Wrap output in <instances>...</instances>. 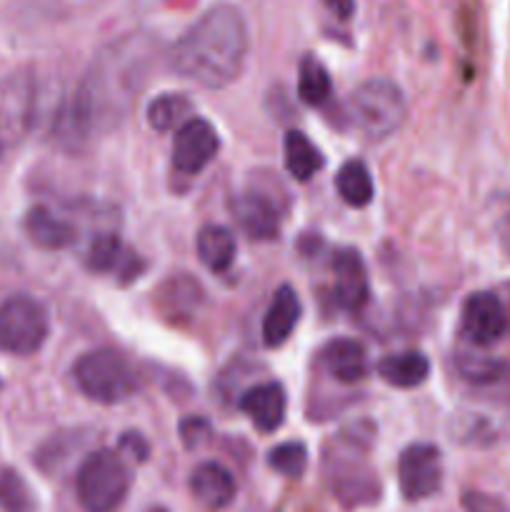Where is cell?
<instances>
[{"mask_svg":"<svg viewBox=\"0 0 510 512\" xmlns=\"http://www.w3.org/2000/svg\"><path fill=\"white\" fill-rule=\"evenodd\" d=\"M283 153L285 168H288V173L293 175L298 183H308V180L323 168V155H320V150L315 148L308 140V135L300 133V130H288V133H285Z\"/></svg>","mask_w":510,"mask_h":512,"instance_id":"22","label":"cell"},{"mask_svg":"<svg viewBox=\"0 0 510 512\" xmlns=\"http://www.w3.org/2000/svg\"><path fill=\"white\" fill-rule=\"evenodd\" d=\"M333 293L338 308L358 313L370 298L368 270L355 248H340L333 255Z\"/></svg>","mask_w":510,"mask_h":512,"instance_id":"11","label":"cell"},{"mask_svg":"<svg viewBox=\"0 0 510 512\" xmlns=\"http://www.w3.org/2000/svg\"><path fill=\"white\" fill-rule=\"evenodd\" d=\"M335 190L350 208H365L373 203L375 185L368 165L363 160H348L340 165L338 175H335Z\"/></svg>","mask_w":510,"mask_h":512,"instance_id":"23","label":"cell"},{"mask_svg":"<svg viewBox=\"0 0 510 512\" xmlns=\"http://www.w3.org/2000/svg\"><path fill=\"white\" fill-rule=\"evenodd\" d=\"M220 135L205 118H188L173 140V168L183 175H198L215 160Z\"/></svg>","mask_w":510,"mask_h":512,"instance_id":"10","label":"cell"},{"mask_svg":"<svg viewBox=\"0 0 510 512\" xmlns=\"http://www.w3.org/2000/svg\"><path fill=\"white\" fill-rule=\"evenodd\" d=\"M0 388H3V383H0Z\"/></svg>","mask_w":510,"mask_h":512,"instance_id":"38","label":"cell"},{"mask_svg":"<svg viewBox=\"0 0 510 512\" xmlns=\"http://www.w3.org/2000/svg\"><path fill=\"white\" fill-rule=\"evenodd\" d=\"M350 120L368 140H385L398 133L405 123L403 90L385 78H373L360 83L348 98Z\"/></svg>","mask_w":510,"mask_h":512,"instance_id":"4","label":"cell"},{"mask_svg":"<svg viewBox=\"0 0 510 512\" xmlns=\"http://www.w3.org/2000/svg\"><path fill=\"white\" fill-rule=\"evenodd\" d=\"M323 3L328 5L330 13L338 15L340 20L353 18V13H355V0H323Z\"/></svg>","mask_w":510,"mask_h":512,"instance_id":"34","label":"cell"},{"mask_svg":"<svg viewBox=\"0 0 510 512\" xmlns=\"http://www.w3.org/2000/svg\"><path fill=\"white\" fill-rule=\"evenodd\" d=\"M50 333L48 310L30 295H13L0 303V350L10 355H33Z\"/></svg>","mask_w":510,"mask_h":512,"instance_id":"7","label":"cell"},{"mask_svg":"<svg viewBox=\"0 0 510 512\" xmlns=\"http://www.w3.org/2000/svg\"><path fill=\"white\" fill-rule=\"evenodd\" d=\"M333 95V80L315 55H303L298 65V98L310 108L328 103Z\"/></svg>","mask_w":510,"mask_h":512,"instance_id":"24","label":"cell"},{"mask_svg":"<svg viewBox=\"0 0 510 512\" xmlns=\"http://www.w3.org/2000/svg\"><path fill=\"white\" fill-rule=\"evenodd\" d=\"M78 448V438L75 433H58L48 440V443L40 445L38 455H35V463H38L40 470L45 473H53L58 470L65 460L70 458V453Z\"/></svg>","mask_w":510,"mask_h":512,"instance_id":"29","label":"cell"},{"mask_svg":"<svg viewBox=\"0 0 510 512\" xmlns=\"http://www.w3.org/2000/svg\"><path fill=\"white\" fill-rule=\"evenodd\" d=\"M455 368H458L460 378L468 380L470 385H493L498 380L505 378L508 373V365L500 363V360L488 358V355H475V353H458L455 358Z\"/></svg>","mask_w":510,"mask_h":512,"instance_id":"27","label":"cell"},{"mask_svg":"<svg viewBox=\"0 0 510 512\" xmlns=\"http://www.w3.org/2000/svg\"><path fill=\"white\" fill-rule=\"evenodd\" d=\"M465 512H508L505 503L495 495L480 493V490H465L463 493Z\"/></svg>","mask_w":510,"mask_h":512,"instance_id":"31","label":"cell"},{"mask_svg":"<svg viewBox=\"0 0 510 512\" xmlns=\"http://www.w3.org/2000/svg\"><path fill=\"white\" fill-rule=\"evenodd\" d=\"M503 293H505V298H503V295H500V298H503V303H505V313H508V320H510V283L505 285Z\"/></svg>","mask_w":510,"mask_h":512,"instance_id":"35","label":"cell"},{"mask_svg":"<svg viewBox=\"0 0 510 512\" xmlns=\"http://www.w3.org/2000/svg\"><path fill=\"white\" fill-rule=\"evenodd\" d=\"M490 223L500 250L510 258V193H498L490 200Z\"/></svg>","mask_w":510,"mask_h":512,"instance_id":"30","label":"cell"},{"mask_svg":"<svg viewBox=\"0 0 510 512\" xmlns=\"http://www.w3.org/2000/svg\"><path fill=\"white\" fill-rule=\"evenodd\" d=\"M380 380L390 385V388L398 390H410L418 388L428 380L430 375V363L423 353L418 350H408V353H395V355H385L378 365Z\"/></svg>","mask_w":510,"mask_h":512,"instance_id":"20","label":"cell"},{"mask_svg":"<svg viewBox=\"0 0 510 512\" xmlns=\"http://www.w3.org/2000/svg\"><path fill=\"white\" fill-rule=\"evenodd\" d=\"M230 213H233L238 228L248 235L250 240H278L280 238V215L275 205L255 190H243V193L230 198Z\"/></svg>","mask_w":510,"mask_h":512,"instance_id":"12","label":"cell"},{"mask_svg":"<svg viewBox=\"0 0 510 512\" xmlns=\"http://www.w3.org/2000/svg\"><path fill=\"white\" fill-rule=\"evenodd\" d=\"M23 228L30 243L38 245L40 250H63L75 240L73 225L50 213L45 205H35L25 213Z\"/></svg>","mask_w":510,"mask_h":512,"instance_id":"17","label":"cell"},{"mask_svg":"<svg viewBox=\"0 0 510 512\" xmlns=\"http://www.w3.org/2000/svg\"><path fill=\"white\" fill-rule=\"evenodd\" d=\"M73 380L85 398L100 405L123 403L138 388L133 365L110 348L80 355L73 365Z\"/></svg>","mask_w":510,"mask_h":512,"instance_id":"5","label":"cell"},{"mask_svg":"<svg viewBox=\"0 0 510 512\" xmlns=\"http://www.w3.org/2000/svg\"><path fill=\"white\" fill-rule=\"evenodd\" d=\"M0 153H3V143H0Z\"/></svg>","mask_w":510,"mask_h":512,"instance_id":"37","label":"cell"},{"mask_svg":"<svg viewBox=\"0 0 510 512\" xmlns=\"http://www.w3.org/2000/svg\"><path fill=\"white\" fill-rule=\"evenodd\" d=\"M320 363L340 383H360L368 375V355L353 338H335L320 350Z\"/></svg>","mask_w":510,"mask_h":512,"instance_id":"16","label":"cell"},{"mask_svg":"<svg viewBox=\"0 0 510 512\" xmlns=\"http://www.w3.org/2000/svg\"><path fill=\"white\" fill-rule=\"evenodd\" d=\"M373 425L353 423L338 433L325 450V478L335 500L345 508H365L380 500L378 473L368 465Z\"/></svg>","mask_w":510,"mask_h":512,"instance_id":"3","label":"cell"},{"mask_svg":"<svg viewBox=\"0 0 510 512\" xmlns=\"http://www.w3.org/2000/svg\"><path fill=\"white\" fill-rule=\"evenodd\" d=\"M155 303H158L160 313L168 315V318H190L203 303V288L188 273H178L160 285L158 293H155Z\"/></svg>","mask_w":510,"mask_h":512,"instance_id":"19","label":"cell"},{"mask_svg":"<svg viewBox=\"0 0 510 512\" xmlns=\"http://www.w3.org/2000/svg\"><path fill=\"white\" fill-rule=\"evenodd\" d=\"M193 113V103L180 93H163L148 105V123L158 133H168L175 125H183Z\"/></svg>","mask_w":510,"mask_h":512,"instance_id":"25","label":"cell"},{"mask_svg":"<svg viewBox=\"0 0 510 512\" xmlns=\"http://www.w3.org/2000/svg\"><path fill=\"white\" fill-rule=\"evenodd\" d=\"M300 313H303V305H300L293 285H280L273 293L268 310H265L263 343L268 348H280L293 335L295 325L300 323Z\"/></svg>","mask_w":510,"mask_h":512,"instance_id":"14","label":"cell"},{"mask_svg":"<svg viewBox=\"0 0 510 512\" xmlns=\"http://www.w3.org/2000/svg\"><path fill=\"white\" fill-rule=\"evenodd\" d=\"M398 483L405 500H425L443 485V455L430 443H413L400 453Z\"/></svg>","mask_w":510,"mask_h":512,"instance_id":"8","label":"cell"},{"mask_svg":"<svg viewBox=\"0 0 510 512\" xmlns=\"http://www.w3.org/2000/svg\"><path fill=\"white\" fill-rule=\"evenodd\" d=\"M0 510L3 512H38V500L25 483L23 475L13 468L0 470Z\"/></svg>","mask_w":510,"mask_h":512,"instance_id":"26","label":"cell"},{"mask_svg":"<svg viewBox=\"0 0 510 512\" xmlns=\"http://www.w3.org/2000/svg\"><path fill=\"white\" fill-rule=\"evenodd\" d=\"M190 490L203 505L213 510H223L235 498V478L220 463H203L190 475Z\"/></svg>","mask_w":510,"mask_h":512,"instance_id":"18","label":"cell"},{"mask_svg":"<svg viewBox=\"0 0 510 512\" xmlns=\"http://www.w3.org/2000/svg\"><path fill=\"white\" fill-rule=\"evenodd\" d=\"M248 48L250 35L243 13L230 3H218L175 40L168 65L180 78L218 90L238 80Z\"/></svg>","mask_w":510,"mask_h":512,"instance_id":"2","label":"cell"},{"mask_svg":"<svg viewBox=\"0 0 510 512\" xmlns=\"http://www.w3.org/2000/svg\"><path fill=\"white\" fill-rule=\"evenodd\" d=\"M268 465L285 478H300L308 468V448L298 440L275 445L268 453Z\"/></svg>","mask_w":510,"mask_h":512,"instance_id":"28","label":"cell"},{"mask_svg":"<svg viewBox=\"0 0 510 512\" xmlns=\"http://www.w3.org/2000/svg\"><path fill=\"white\" fill-rule=\"evenodd\" d=\"M195 250H198L200 263L213 273H228L230 265L235 263V235L225 225H203L195 238Z\"/></svg>","mask_w":510,"mask_h":512,"instance_id":"21","label":"cell"},{"mask_svg":"<svg viewBox=\"0 0 510 512\" xmlns=\"http://www.w3.org/2000/svg\"><path fill=\"white\" fill-rule=\"evenodd\" d=\"M130 490V470L115 450H95L80 463L75 493L85 512H113Z\"/></svg>","mask_w":510,"mask_h":512,"instance_id":"6","label":"cell"},{"mask_svg":"<svg viewBox=\"0 0 510 512\" xmlns=\"http://www.w3.org/2000/svg\"><path fill=\"white\" fill-rule=\"evenodd\" d=\"M180 438H183L185 448L195 450L210 438V423L203 418H188L180 423Z\"/></svg>","mask_w":510,"mask_h":512,"instance_id":"32","label":"cell"},{"mask_svg":"<svg viewBox=\"0 0 510 512\" xmlns=\"http://www.w3.org/2000/svg\"><path fill=\"white\" fill-rule=\"evenodd\" d=\"M120 450H125V453H128L130 458L138 460V463H143L150 453L148 440H145L140 433H125L123 438H120Z\"/></svg>","mask_w":510,"mask_h":512,"instance_id":"33","label":"cell"},{"mask_svg":"<svg viewBox=\"0 0 510 512\" xmlns=\"http://www.w3.org/2000/svg\"><path fill=\"white\" fill-rule=\"evenodd\" d=\"M460 328L463 335L478 348L495 345L510 330L508 313L500 293L495 290H478L470 293L460 313Z\"/></svg>","mask_w":510,"mask_h":512,"instance_id":"9","label":"cell"},{"mask_svg":"<svg viewBox=\"0 0 510 512\" xmlns=\"http://www.w3.org/2000/svg\"><path fill=\"white\" fill-rule=\"evenodd\" d=\"M148 512H168L165 508H153V510H148Z\"/></svg>","mask_w":510,"mask_h":512,"instance_id":"36","label":"cell"},{"mask_svg":"<svg viewBox=\"0 0 510 512\" xmlns=\"http://www.w3.org/2000/svg\"><path fill=\"white\" fill-rule=\"evenodd\" d=\"M85 263H88V268L93 273H120L125 275V280L138 278V273L143 270V263L138 260V255L130 253L123 245V240L115 233L98 235L90 243Z\"/></svg>","mask_w":510,"mask_h":512,"instance_id":"15","label":"cell"},{"mask_svg":"<svg viewBox=\"0 0 510 512\" xmlns=\"http://www.w3.org/2000/svg\"><path fill=\"white\" fill-rule=\"evenodd\" d=\"M238 408L250 418L260 433H275L285 420L288 398L280 383H260L240 395Z\"/></svg>","mask_w":510,"mask_h":512,"instance_id":"13","label":"cell"},{"mask_svg":"<svg viewBox=\"0 0 510 512\" xmlns=\"http://www.w3.org/2000/svg\"><path fill=\"white\" fill-rule=\"evenodd\" d=\"M155 48L158 43L143 33H130L105 45L95 55L80 88L60 110V133L75 143L88 138L93 130L115 128L143 90L158 55Z\"/></svg>","mask_w":510,"mask_h":512,"instance_id":"1","label":"cell"}]
</instances>
